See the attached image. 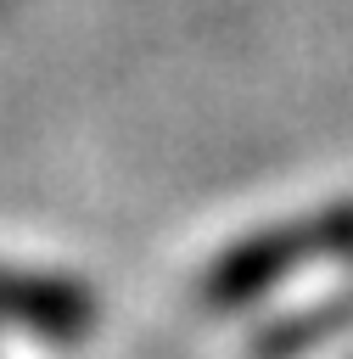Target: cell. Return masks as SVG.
<instances>
[{"label": "cell", "mask_w": 353, "mask_h": 359, "mask_svg": "<svg viewBox=\"0 0 353 359\" xmlns=\"http://www.w3.org/2000/svg\"><path fill=\"white\" fill-rule=\"evenodd\" d=\"M314 252H353V208H331V213H319L303 230H258L252 241L230 247L207 269V286L202 292H207V303L235 309V303L269 292L280 275L303 269Z\"/></svg>", "instance_id": "obj_1"}, {"label": "cell", "mask_w": 353, "mask_h": 359, "mask_svg": "<svg viewBox=\"0 0 353 359\" xmlns=\"http://www.w3.org/2000/svg\"><path fill=\"white\" fill-rule=\"evenodd\" d=\"M0 320L28 325L39 337H84L95 325V297L67 275L0 269Z\"/></svg>", "instance_id": "obj_2"}]
</instances>
